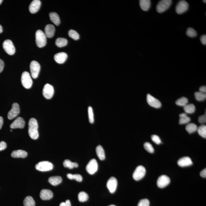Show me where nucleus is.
I'll return each instance as SVG.
<instances>
[{
  "instance_id": "f257e3e1",
  "label": "nucleus",
  "mask_w": 206,
  "mask_h": 206,
  "mask_svg": "<svg viewBox=\"0 0 206 206\" xmlns=\"http://www.w3.org/2000/svg\"><path fill=\"white\" fill-rule=\"evenodd\" d=\"M28 134L32 139L36 140L39 137V132L38 131V125L36 119L32 118L30 119L28 123Z\"/></svg>"
},
{
  "instance_id": "f03ea898",
  "label": "nucleus",
  "mask_w": 206,
  "mask_h": 206,
  "mask_svg": "<svg viewBox=\"0 0 206 206\" xmlns=\"http://www.w3.org/2000/svg\"><path fill=\"white\" fill-rule=\"evenodd\" d=\"M36 42L37 46L41 48L46 46L47 43L46 36L41 30H38L36 32Z\"/></svg>"
},
{
  "instance_id": "7ed1b4c3",
  "label": "nucleus",
  "mask_w": 206,
  "mask_h": 206,
  "mask_svg": "<svg viewBox=\"0 0 206 206\" xmlns=\"http://www.w3.org/2000/svg\"><path fill=\"white\" fill-rule=\"evenodd\" d=\"M21 82L23 86L25 88L28 89L32 87V80L28 72L24 71L21 77Z\"/></svg>"
},
{
  "instance_id": "20e7f679",
  "label": "nucleus",
  "mask_w": 206,
  "mask_h": 206,
  "mask_svg": "<svg viewBox=\"0 0 206 206\" xmlns=\"http://www.w3.org/2000/svg\"><path fill=\"white\" fill-rule=\"evenodd\" d=\"M171 0H162L158 2L156 7V10L158 13H162L168 9L171 5Z\"/></svg>"
},
{
  "instance_id": "39448f33",
  "label": "nucleus",
  "mask_w": 206,
  "mask_h": 206,
  "mask_svg": "<svg viewBox=\"0 0 206 206\" xmlns=\"http://www.w3.org/2000/svg\"><path fill=\"white\" fill-rule=\"evenodd\" d=\"M54 166L52 163L48 161H42L36 165L37 170L40 171H47L52 170Z\"/></svg>"
},
{
  "instance_id": "423d86ee",
  "label": "nucleus",
  "mask_w": 206,
  "mask_h": 206,
  "mask_svg": "<svg viewBox=\"0 0 206 206\" xmlns=\"http://www.w3.org/2000/svg\"><path fill=\"white\" fill-rule=\"evenodd\" d=\"M40 66L38 62L36 61H32L30 65V69L31 75L33 78H37L40 72Z\"/></svg>"
},
{
  "instance_id": "0eeeda50",
  "label": "nucleus",
  "mask_w": 206,
  "mask_h": 206,
  "mask_svg": "<svg viewBox=\"0 0 206 206\" xmlns=\"http://www.w3.org/2000/svg\"><path fill=\"white\" fill-rule=\"evenodd\" d=\"M146 174V169L142 166H139L135 169L133 174V177L135 181H139L144 177Z\"/></svg>"
},
{
  "instance_id": "6e6552de",
  "label": "nucleus",
  "mask_w": 206,
  "mask_h": 206,
  "mask_svg": "<svg viewBox=\"0 0 206 206\" xmlns=\"http://www.w3.org/2000/svg\"><path fill=\"white\" fill-rule=\"evenodd\" d=\"M3 47L5 52L9 55H13L15 52V49L13 42L9 39L4 42Z\"/></svg>"
},
{
  "instance_id": "1a4fd4ad",
  "label": "nucleus",
  "mask_w": 206,
  "mask_h": 206,
  "mask_svg": "<svg viewBox=\"0 0 206 206\" xmlns=\"http://www.w3.org/2000/svg\"><path fill=\"white\" fill-rule=\"evenodd\" d=\"M189 4L185 1H180L177 4L176 7V11L177 14H181L188 10Z\"/></svg>"
},
{
  "instance_id": "9d476101",
  "label": "nucleus",
  "mask_w": 206,
  "mask_h": 206,
  "mask_svg": "<svg viewBox=\"0 0 206 206\" xmlns=\"http://www.w3.org/2000/svg\"><path fill=\"white\" fill-rule=\"evenodd\" d=\"M54 92L53 87L49 84H46L43 88V95L47 99H50L52 98L54 95Z\"/></svg>"
},
{
  "instance_id": "9b49d317",
  "label": "nucleus",
  "mask_w": 206,
  "mask_h": 206,
  "mask_svg": "<svg viewBox=\"0 0 206 206\" xmlns=\"http://www.w3.org/2000/svg\"><path fill=\"white\" fill-rule=\"evenodd\" d=\"M19 105L17 103H14L12 105V109L8 114V118L9 120H12L17 117L20 113Z\"/></svg>"
},
{
  "instance_id": "f8f14e48",
  "label": "nucleus",
  "mask_w": 206,
  "mask_h": 206,
  "mask_svg": "<svg viewBox=\"0 0 206 206\" xmlns=\"http://www.w3.org/2000/svg\"><path fill=\"white\" fill-rule=\"evenodd\" d=\"M98 169V163L96 160L93 159L90 160L86 167L87 171L90 174H94Z\"/></svg>"
},
{
  "instance_id": "ddd939ff",
  "label": "nucleus",
  "mask_w": 206,
  "mask_h": 206,
  "mask_svg": "<svg viewBox=\"0 0 206 206\" xmlns=\"http://www.w3.org/2000/svg\"><path fill=\"white\" fill-rule=\"evenodd\" d=\"M170 182V179L166 175H162L158 178L157 181V185L160 188H163L167 186Z\"/></svg>"
},
{
  "instance_id": "4468645a",
  "label": "nucleus",
  "mask_w": 206,
  "mask_h": 206,
  "mask_svg": "<svg viewBox=\"0 0 206 206\" xmlns=\"http://www.w3.org/2000/svg\"><path fill=\"white\" fill-rule=\"evenodd\" d=\"M117 180L116 177H112L108 180L107 186L111 193H114L117 187Z\"/></svg>"
},
{
  "instance_id": "2eb2a0df",
  "label": "nucleus",
  "mask_w": 206,
  "mask_h": 206,
  "mask_svg": "<svg viewBox=\"0 0 206 206\" xmlns=\"http://www.w3.org/2000/svg\"><path fill=\"white\" fill-rule=\"evenodd\" d=\"M147 102L150 106L154 108H158L162 106L160 102L150 94H147Z\"/></svg>"
},
{
  "instance_id": "dca6fc26",
  "label": "nucleus",
  "mask_w": 206,
  "mask_h": 206,
  "mask_svg": "<svg viewBox=\"0 0 206 206\" xmlns=\"http://www.w3.org/2000/svg\"><path fill=\"white\" fill-rule=\"evenodd\" d=\"M25 123L24 119L21 117H18L11 124L10 128L11 129L24 128L25 127Z\"/></svg>"
},
{
  "instance_id": "f3484780",
  "label": "nucleus",
  "mask_w": 206,
  "mask_h": 206,
  "mask_svg": "<svg viewBox=\"0 0 206 206\" xmlns=\"http://www.w3.org/2000/svg\"><path fill=\"white\" fill-rule=\"evenodd\" d=\"M41 5V2L39 0H34L32 1L30 4L29 9V12L32 13H37Z\"/></svg>"
},
{
  "instance_id": "a211bd4d",
  "label": "nucleus",
  "mask_w": 206,
  "mask_h": 206,
  "mask_svg": "<svg viewBox=\"0 0 206 206\" xmlns=\"http://www.w3.org/2000/svg\"><path fill=\"white\" fill-rule=\"evenodd\" d=\"M67 57V54L66 53L62 52L55 54L54 56V59L57 63L62 64L66 61Z\"/></svg>"
},
{
  "instance_id": "6ab92c4d",
  "label": "nucleus",
  "mask_w": 206,
  "mask_h": 206,
  "mask_svg": "<svg viewBox=\"0 0 206 206\" xmlns=\"http://www.w3.org/2000/svg\"><path fill=\"white\" fill-rule=\"evenodd\" d=\"M193 164L191 159L189 157H185L180 158L177 164L182 167H186L191 166Z\"/></svg>"
},
{
  "instance_id": "aec40b11",
  "label": "nucleus",
  "mask_w": 206,
  "mask_h": 206,
  "mask_svg": "<svg viewBox=\"0 0 206 206\" xmlns=\"http://www.w3.org/2000/svg\"><path fill=\"white\" fill-rule=\"evenodd\" d=\"M53 196V193L50 190L44 189L40 191V196L43 200H49L51 199Z\"/></svg>"
},
{
  "instance_id": "412c9836",
  "label": "nucleus",
  "mask_w": 206,
  "mask_h": 206,
  "mask_svg": "<svg viewBox=\"0 0 206 206\" xmlns=\"http://www.w3.org/2000/svg\"><path fill=\"white\" fill-rule=\"evenodd\" d=\"M55 32V27L51 24L47 25L45 28V34L47 38H51L53 37Z\"/></svg>"
},
{
  "instance_id": "4be33fe9",
  "label": "nucleus",
  "mask_w": 206,
  "mask_h": 206,
  "mask_svg": "<svg viewBox=\"0 0 206 206\" xmlns=\"http://www.w3.org/2000/svg\"><path fill=\"white\" fill-rule=\"evenodd\" d=\"M28 155L26 152L24 150H18L13 151L11 154V156L13 158H25Z\"/></svg>"
},
{
  "instance_id": "5701e85b",
  "label": "nucleus",
  "mask_w": 206,
  "mask_h": 206,
  "mask_svg": "<svg viewBox=\"0 0 206 206\" xmlns=\"http://www.w3.org/2000/svg\"><path fill=\"white\" fill-rule=\"evenodd\" d=\"M139 5L141 9L145 11H147L151 6V1L150 0H140Z\"/></svg>"
},
{
  "instance_id": "b1692460",
  "label": "nucleus",
  "mask_w": 206,
  "mask_h": 206,
  "mask_svg": "<svg viewBox=\"0 0 206 206\" xmlns=\"http://www.w3.org/2000/svg\"><path fill=\"white\" fill-rule=\"evenodd\" d=\"M62 181V178L60 176L50 177L48 180L49 182L50 183V184L54 186L59 185L61 183Z\"/></svg>"
},
{
  "instance_id": "393cba45",
  "label": "nucleus",
  "mask_w": 206,
  "mask_h": 206,
  "mask_svg": "<svg viewBox=\"0 0 206 206\" xmlns=\"http://www.w3.org/2000/svg\"><path fill=\"white\" fill-rule=\"evenodd\" d=\"M96 152L97 156L101 160H103L105 159V151L102 146L99 145L96 148Z\"/></svg>"
},
{
  "instance_id": "a878e982",
  "label": "nucleus",
  "mask_w": 206,
  "mask_h": 206,
  "mask_svg": "<svg viewBox=\"0 0 206 206\" xmlns=\"http://www.w3.org/2000/svg\"><path fill=\"white\" fill-rule=\"evenodd\" d=\"M49 17L50 20L55 25L58 26L60 25V19L59 15L56 13L54 12L50 13Z\"/></svg>"
},
{
  "instance_id": "bb28decb",
  "label": "nucleus",
  "mask_w": 206,
  "mask_h": 206,
  "mask_svg": "<svg viewBox=\"0 0 206 206\" xmlns=\"http://www.w3.org/2000/svg\"><path fill=\"white\" fill-rule=\"evenodd\" d=\"M68 44L67 39L64 38H58L55 41V44L59 47H62L65 46Z\"/></svg>"
},
{
  "instance_id": "cd10ccee",
  "label": "nucleus",
  "mask_w": 206,
  "mask_h": 206,
  "mask_svg": "<svg viewBox=\"0 0 206 206\" xmlns=\"http://www.w3.org/2000/svg\"><path fill=\"white\" fill-rule=\"evenodd\" d=\"M180 124H185L189 122L190 121V118L187 116L186 113H182L180 115Z\"/></svg>"
},
{
  "instance_id": "c85d7f7f",
  "label": "nucleus",
  "mask_w": 206,
  "mask_h": 206,
  "mask_svg": "<svg viewBox=\"0 0 206 206\" xmlns=\"http://www.w3.org/2000/svg\"><path fill=\"white\" fill-rule=\"evenodd\" d=\"M63 165L65 167L68 168L70 169L78 167V164L77 163L72 162L69 160H65L63 163Z\"/></svg>"
},
{
  "instance_id": "c756f323",
  "label": "nucleus",
  "mask_w": 206,
  "mask_h": 206,
  "mask_svg": "<svg viewBox=\"0 0 206 206\" xmlns=\"http://www.w3.org/2000/svg\"><path fill=\"white\" fill-rule=\"evenodd\" d=\"M198 127L196 124L194 123H189L187 124L185 127V129L189 134L196 132L197 131Z\"/></svg>"
},
{
  "instance_id": "7c9ffc66",
  "label": "nucleus",
  "mask_w": 206,
  "mask_h": 206,
  "mask_svg": "<svg viewBox=\"0 0 206 206\" xmlns=\"http://www.w3.org/2000/svg\"><path fill=\"white\" fill-rule=\"evenodd\" d=\"M24 206H35V202L32 196H27L24 199Z\"/></svg>"
},
{
  "instance_id": "2f4dec72",
  "label": "nucleus",
  "mask_w": 206,
  "mask_h": 206,
  "mask_svg": "<svg viewBox=\"0 0 206 206\" xmlns=\"http://www.w3.org/2000/svg\"><path fill=\"white\" fill-rule=\"evenodd\" d=\"M184 110L185 113L191 114L196 110V107L193 104H187L184 107Z\"/></svg>"
},
{
  "instance_id": "473e14b6",
  "label": "nucleus",
  "mask_w": 206,
  "mask_h": 206,
  "mask_svg": "<svg viewBox=\"0 0 206 206\" xmlns=\"http://www.w3.org/2000/svg\"><path fill=\"white\" fill-rule=\"evenodd\" d=\"M78 198L79 202H85L87 201L89 199V196L86 192L82 191L79 193Z\"/></svg>"
},
{
  "instance_id": "72a5a7b5",
  "label": "nucleus",
  "mask_w": 206,
  "mask_h": 206,
  "mask_svg": "<svg viewBox=\"0 0 206 206\" xmlns=\"http://www.w3.org/2000/svg\"><path fill=\"white\" fill-rule=\"evenodd\" d=\"M197 131L199 135L202 137L206 138V126L202 125L198 128Z\"/></svg>"
},
{
  "instance_id": "f704fd0d",
  "label": "nucleus",
  "mask_w": 206,
  "mask_h": 206,
  "mask_svg": "<svg viewBox=\"0 0 206 206\" xmlns=\"http://www.w3.org/2000/svg\"><path fill=\"white\" fill-rule=\"evenodd\" d=\"M67 177L69 179L75 180L79 182L82 181V176L79 174H73L69 173L67 174Z\"/></svg>"
},
{
  "instance_id": "c9c22d12",
  "label": "nucleus",
  "mask_w": 206,
  "mask_h": 206,
  "mask_svg": "<svg viewBox=\"0 0 206 206\" xmlns=\"http://www.w3.org/2000/svg\"><path fill=\"white\" fill-rule=\"evenodd\" d=\"M194 95L195 98L198 101H204L206 98V93H201V92H196L195 93Z\"/></svg>"
},
{
  "instance_id": "e433bc0d",
  "label": "nucleus",
  "mask_w": 206,
  "mask_h": 206,
  "mask_svg": "<svg viewBox=\"0 0 206 206\" xmlns=\"http://www.w3.org/2000/svg\"><path fill=\"white\" fill-rule=\"evenodd\" d=\"M188 102V99L186 97H183L177 100L176 102V104L177 105L184 107V106L187 105Z\"/></svg>"
},
{
  "instance_id": "4c0bfd02",
  "label": "nucleus",
  "mask_w": 206,
  "mask_h": 206,
  "mask_svg": "<svg viewBox=\"0 0 206 206\" xmlns=\"http://www.w3.org/2000/svg\"><path fill=\"white\" fill-rule=\"evenodd\" d=\"M69 36L74 40H78L79 38V35L76 31L71 29L68 32Z\"/></svg>"
},
{
  "instance_id": "58836bf2",
  "label": "nucleus",
  "mask_w": 206,
  "mask_h": 206,
  "mask_svg": "<svg viewBox=\"0 0 206 206\" xmlns=\"http://www.w3.org/2000/svg\"><path fill=\"white\" fill-rule=\"evenodd\" d=\"M186 35L189 37L194 38L197 36V32L193 28H189L187 29Z\"/></svg>"
},
{
  "instance_id": "ea45409f",
  "label": "nucleus",
  "mask_w": 206,
  "mask_h": 206,
  "mask_svg": "<svg viewBox=\"0 0 206 206\" xmlns=\"http://www.w3.org/2000/svg\"><path fill=\"white\" fill-rule=\"evenodd\" d=\"M88 113L89 121L90 123L93 124L94 122V116H93V111L92 107H89L88 108Z\"/></svg>"
},
{
  "instance_id": "a19ab883",
  "label": "nucleus",
  "mask_w": 206,
  "mask_h": 206,
  "mask_svg": "<svg viewBox=\"0 0 206 206\" xmlns=\"http://www.w3.org/2000/svg\"><path fill=\"white\" fill-rule=\"evenodd\" d=\"M144 147L147 152L149 153H153L154 152V149L152 145L149 142H146L144 144Z\"/></svg>"
},
{
  "instance_id": "79ce46f5",
  "label": "nucleus",
  "mask_w": 206,
  "mask_h": 206,
  "mask_svg": "<svg viewBox=\"0 0 206 206\" xmlns=\"http://www.w3.org/2000/svg\"><path fill=\"white\" fill-rule=\"evenodd\" d=\"M149 201L147 199H143L141 200L138 203V206H149Z\"/></svg>"
},
{
  "instance_id": "37998d69",
  "label": "nucleus",
  "mask_w": 206,
  "mask_h": 206,
  "mask_svg": "<svg viewBox=\"0 0 206 206\" xmlns=\"http://www.w3.org/2000/svg\"><path fill=\"white\" fill-rule=\"evenodd\" d=\"M152 139L153 142L157 144H160L161 143V140L159 137L156 135H153L152 136Z\"/></svg>"
},
{
  "instance_id": "c03bdc74",
  "label": "nucleus",
  "mask_w": 206,
  "mask_h": 206,
  "mask_svg": "<svg viewBox=\"0 0 206 206\" xmlns=\"http://www.w3.org/2000/svg\"><path fill=\"white\" fill-rule=\"evenodd\" d=\"M199 122L201 124H203L206 123V113L205 115L204 116H200L199 118Z\"/></svg>"
},
{
  "instance_id": "a18cd8bd",
  "label": "nucleus",
  "mask_w": 206,
  "mask_h": 206,
  "mask_svg": "<svg viewBox=\"0 0 206 206\" xmlns=\"http://www.w3.org/2000/svg\"><path fill=\"white\" fill-rule=\"evenodd\" d=\"M7 148V144L5 142H0V151L5 150Z\"/></svg>"
},
{
  "instance_id": "49530a36",
  "label": "nucleus",
  "mask_w": 206,
  "mask_h": 206,
  "mask_svg": "<svg viewBox=\"0 0 206 206\" xmlns=\"http://www.w3.org/2000/svg\"><path fill=\"white\" fill-rule=\"evenodd\" d=\"M59 206H71V202L70 200H66L65 202L61 203Z\"/></svg>"
},
{
  "instance_id": "de8ad7c7",
  "label": "nucleus",
  "mask_w": 206,
  "mask_h": 206,
  "mask_svg": "<svg viewBox=\"0 0 206 206\" xmlns=\"http://www.w3.org/2000/svg\"><path fill=\"white\" fill-rule=\"evenodd\" d=\"M200 41L202 44L206 45V35H203L200 37Z\"/></svg>"
},
{
  "instance_id": "09e8293b",
  "label": "nucleus",
  "mask_w": 206,
  "mask_h": 206,
  "mask_svg": "<svg viewBox=\"0 0 206 206\" xmlns=\"http://www.w3.org/2000/svg\"><path fill=\"white\" fill-rule=\"evenodd\" d=\"M4 66V63L3 61L0 59V73L2 72L3 70Z\"/></svg>"
},
{
  "instance_id": "8fccbe9b",
  "label": "nucleus",
  "mask_w": 206,
  "mask_h": 206,
  "mask_svg": "<svg viewBox=\"0 0 206 206\" xmlns=\"http://www.w3.org/2000/svg\"><path fill=\"white\" fill-rule=\"evenodd\" d=\"M200 176L201 177H204V178H206V169L205 168L200 173Z\"/></svg>"
},
{
  "instance_id": "3c124183",
  "label": "nucleus",
  "mask_w": 206,
  "mask_h": 206,
  "mask_svg": "<svg viewBox=\"0 0 206 206\" xmlns=\"http://www.w3.org/2000/svg\"><path fill=\"white\" fill-rule=\"evenodd\" d=\"M199 92L201 93H205L206 92V86H202L200 87L199 88Z\"/></svg>"
},
{
  "instance_id": "603ef678",
  "label": "nucleus",
  "mask_w": 206,
  "mask_h": 206,
  "mask_svg": "<svg viewBox=\"0 0 206 206\" xmlns=\"http://www.w3.org/2000/svg\"><path fill=\"white\" fill-rule=\"evenodd\" d=\"M3 124V119L1 116H0V129L2 128Z\"/></svg>"
},
{
  "instance_id": "864d4df0",
  "label": "nucleus",
  "mask_w": 206,
  "mask_h": 206,
  "mask_svg": "<svg viewBox=\"0 0 206 206\" xmlns=\"http://www.w3.org/2000/svg\"><path fill=\"white\" fill-rule=\"evenodd\" d=\"M3 32L2 26L1 25H0V33H2Z\"/></svg>"
},
{
  "instance_id": "5fc2aeb1",
  "label": "nucleus",
  "mask_w": 206,
  "mask_h": 206,
  "mask_svg": "<svg viewBox=\"0 0 206 206\" xmlns=\"http://www.w3.org/2000/svg\"><path fill=\"white\" fill-rule=\"evenodd\" d=\"M3 2L2 0H0V5L1 4H2V3Z\"/></svg>"
},
{
  "instance_id": "6e6d98bb",
  "label": "nucleus",
  "mask_w": 206,
  "mask_h": 206,
  "mask_svg": "<svg viewBox=\"0 0 206 206\" xmlns=\"http://www.w3.org/2000/svg\"><path fill=\"white\" fill-rule=\"evenodd\" d=\"M203 1V2H204V3H206V1H205V0H204V1Z\"/></svg>"
},
{
  "instance_id": "4d7b16f0",
  "label": "nucleus",
  "mask_w": 206,
  "mask_h": 206,
  "mask_svg": "<svg viewBox=\"0 0 206 206\" xmlns=\"http://www.w3.org/2000/svg\"><path fill=\"white\" fill-rule=\"evenodd\" d=\"M108 206H116V205H109Z\"/></svg>"
}]
</instances>
